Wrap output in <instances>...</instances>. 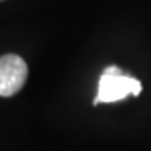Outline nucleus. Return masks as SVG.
<instances>
[{
    "mask_svg": "<svg viewBox=\"0 0 151 151\" xmlns=\"http://www.w3.org/2000/svg\"><path fill=\"white\" fill-rule=\"evenodd\" d=\"M140 91H142L140 82L125 73L119 76L102 74V77L99 79L97 96L93 100V104L94 105L113 104V102H119L122 99L128 97L129 94L139 96Z\"/></svg>",
    "mask_w": 151,
    "mask_h": 151,
    "instance_id": "f257e3e1",
    "label": "nucleus"
},
{
    "mask_svg": "<svg viewBox=\"0 0 151 151\" xmlns=\"http://www.w3.org/2000/svg\"><path fill=\"white\" fill-rule=\"evenodd\" d=\"M28 77L26 62L16 56L6 54L0 57V97H11L23 88Z\"/></svg>",
    "mask_w": 151,
    "mask_h": 151,
    "instance_id": "f03ea898",
    "label": "nucleus"
},
{
    "mask_svg": "<svg viewBox=\"0 0 151 151\" xmlns=\"http://www.w3.org/2000/svg\"><path fill=\"white\" fill-rule=\"evenodd\" d=\"M104 74H108V76H119V74H123V71L120 70L119 66H106L104 70Z\"/></svg>",
    "mask_w": 151,
    "mask_h": 151,
    "instance_id": "7ed1b4c3",
    "label": "nucleus"
}]
</instances>
